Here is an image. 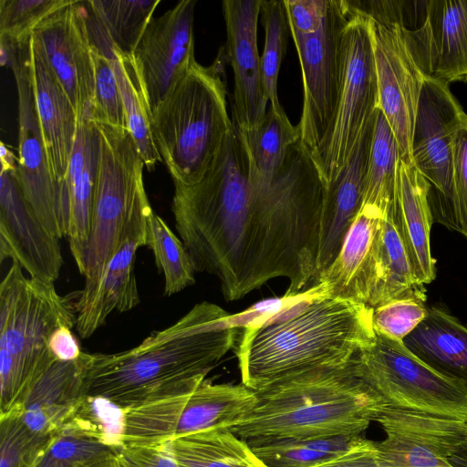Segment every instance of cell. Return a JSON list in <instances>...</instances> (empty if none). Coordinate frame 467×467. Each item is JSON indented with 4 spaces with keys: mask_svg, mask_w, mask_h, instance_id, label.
<instances>
[{
    "mask_svg": "<svg viewBox=\"0 0 467 467\" xmlns=\"http://www.w3.org/2000/svg\"><path fill=\"white\" fill-rule=\"evenodd\" d=\"M29 42L2 47L1 63L15 76L18 100V157L14 176L41 223L58 239L61 225L60 186L47 159L39 128L31 79Z\"/></svg>",
    "mask_w": 467,
    "mask_h": 467,
    "instance_id": "14",
    "label": "cell"
},
{
    "mask_svg": "<svg viewBox=\"0 0 467 467\" xmlns=\"http://www.w3.org/2000/svg\"><path fill=\"white\" fill-rule=\"evenodd\" d=\"M284 5L290 32L307 36L323 26L330 0H284Z\"/></svg>",
    "mask_w": 467,
    "mask_h": 467,
    "instance_id": "46",
    "label": "cell"
},
{
    "mask_svg": "<svg viewBox=\"0 0 467 467\" xmlns=\"http://www.w3.org/2000/svg\"><path fill=\"white\" fill-rule=\"evenodd\" d=\"M78 296H61L54 284L26 277L12 263L0 284V416L56 360L49 339L60 327H76Z\"/></svg>",
    "mask_w": 467,
    "mask_h": 467,
    "instance_id": "7",
    "label": "cell"
},
{
    "mask_svg": "<svg viewBox=\"0 0 467 467\" xmlns=\"http://www.w3.org/2000/svg\"><path fill=\"white\" fill-rule=\"evenodd\" d=\"M0 260L12 259L29 277L54 284L63 265L59 239L25 200L14 171L17 158L1 142Z\"/></svg>",
    "mask_w": 467,
    "mask_h": 467,
    "instance_id": "16",
    "label": "cell"
},
{
    "mask_svg": "<svg viewBox=\"0 0 467 467\" xmlns=\"http://www.w3.org/2000/svg\"><path fill=\"white\" fill-rule=\"evenodd\" d=\"M98 149L96 126L88 119L79 120L68 170L60 185V205L63 235L68 240L70 253L82 275L86 269Z\"/></svg>",
    "mask_w": 467,
    "mask_h": 467,
    "instance_id": "23",
    "label": "cell"
},
{
    "mask_svg": "<svg viewBox=\"0 0 467 467\" xmlns=\"http://www.w3.org/2000/svg\"><path fill=\"white\" fill-rule=\"evenodd\" d=\"M429 192L430 185L414 163L400 159L395 210L414 273L423 285L436 277V261L431 249L433 217Z\"/></svg>",
    "mask_w": 467,
    "mask_h": 467,
    "instance_id": "28",
    "label": "cell"
},
{
    "mask_svg": "<svg viewBox=\"0 0 467 467\" xmlns=\"http://www.w3.org/2000/svg\"><path fill=\"white\" fill-rule=\"evenodd\" d=\"M374 122L375 114L366 126L346 165L325 187L316 273L312 283L333 263L362 208Z\"/></svg>",
    "mask_w": 467,
    "mask_h": 467,
    "instance_id": "21",
    "label": "cell"
},
{
    "mask_svg": "<svg viewBox=\"0 0 467 467\" xmlns=\"http://www.w3.org/2000/svg\"><path fill=\"white\" fill-rule=\"evenodd\" d=\"M72 0H0V44L29 41L37 26Z\"/></svg>",
    "mask_w": 467,
    "mask_h": 467,
    "instance_id": "41",
    "label": "cell"
},
{
    "mask_svg": "<svg viewBox=\"0 0 467 467\" xmlns=\"http://www.w3.org/2000/svg\"><path fill=\"white\" fill-rule=\"evenodd\" d=\"M370 24L379 109L396 138L400 159L413 162L411 143L419 100L423 83L431 77L426 54L417 28L372 19Z\"/></svg>",
    "mask_w": 467,
    "mask_h": 467,
    "instance_id": "12",
    "label": "cell"
},
{
    "mask_svg": "<svg viewBox=\"0 0 467 467\" xmlns=\"http://www.w3.org/2000/svg\"><path fill=\"white\" fill-rule=\"evenodd\" d=\"M32 37L78 119H87L94 94V66L84 2L72 0L49 15L37 26Z\"/></svg>",
    "mask_w": 467,
    "mask_h": 467,
    "instance_id": "19",
    "label": "cell"
},
{
    "mask_svg": "<svg viewBox=\"0 0 467 467\" xmlns=\"http://www.w3.org/2000/svg\"><path fill=\"white\" fill-rule=\"evenodd\" d=\"M29 53L39 128L52 173L60 186L68 170L79 119L32 36Z\"/></svg>",
    "mask_w": 467,
    "mask_h": 467,
    "instance_id": "25",
    "label": "cell"
},
{
    "mask_svg": "<svg viewBox=\"0 0 467 467\" xmlns=\"http://www.w3.org/2000/svg\"><path fill=\"white\" fill-rule=\"evenodd\" d=\"M89 21L102 32L104 42L124 55L135 49L160 0H88Z\"/></svg>",
    "mask_w": 467,
    "mask_h": 467,
    "instance_id": "32",
    "label": "cell"
},
{
    "mask_svg": "<svg viewBox=\"0 0 467 467\" xmlns=\"http://www.w3.org/2000/svg\"><path fill=\"white\" fill-rule=\"evenodd\" d=\"M240 330L219 306L198 303L130 349L92 354L85 394L127 409L195 389L235 348Z\"/></svg>",
    "mask_w": 467,
    "mask_h": 467,
    "instance_id": "2",
    "label": "cell"
},
{
    "mask_svg": "<svg viewBox=\"0 0 467 467\" xmlns=\"http://www.w3.org/2000/svg\"><path fill=\"white\" fill-rule=\"evenodd\" d=\"M247 150L252 178L268 184L281 169L291 145L300 140L298 125L286 114H277L269 107L262 122L249 130L236 129Z\"/></svg>",
    "mask_w": 467,
    "mask_h": 467,
    "instance_id": "33",
    "label": "cell"
},
{
    "mask_svg": "<svg viewBox=\"0 0 467 467\" xmlns=\"http://www.w3.org/2000/svg\"><path fill=\"white\" fill-rule=\"evenodd\" d=\"M383 216L362 206L337 257L309 286L319 285L327 296L368 306L376 282L377 242Z\"/></svg>",
    "mask_w": 467,
    "mask_h": 467,
    "instance_id": "24",
    "label": "cell"
},
{
    "mask_svg": "<svg viewBox=\"0 0 467 467\" xmlns=\"http://www.w3.org/2000/svg\"><path fill=\"white\" fill-rule=\"evenodd\" d=\"M168 442L182 467H267L246 441L228 429H213Z\"/></svg>",
    "mask_w": 467,
    "mask_h": 467,
    "instance_id": "31",
    "label": "cell"
},
{
    "mask_svg": "<svg viewBox=\"0 0 467 467\" xmlns=\"http://www.w3.org/2000/svg\"><path fill=\"white\" fill-rule=\"evenodd\" d=\"M263 0H224L227 40L223 47L234 72L233 122L240 130L257 127L267 103L257 48V26Z\"/></svg>",
    "mask_w": 467,
    "mask_h": 467,
    "instance_id": "20",
    "label": "cell"
},
{
    "mask_svg": "<svg viewBox=\"0 0 467 467\" xmlns=\"http://www.w3.org/2000/svg\"><path fill=\"white\" fill-rule=\"evenodd\" d=\"M426 298L404 296L373 308L374 328L398 340H403L425 318Z\"/></svg>",
    "mask_w": 467,
    "mask_h": 467,
    "instance_id": "44",
    "label": "cell"
},
{
    "mask_svg": "<svg viewBox=\"0 0 467 467\" xmlns=\"http://www.w3.org/2000/svg\"><path fill=\"white\" fill-rule=\"evenodd\" d=\"M379 467H455L450 458L467 439V422L387 407L377 418Z\"/></svg>",
    "mask_w": 467,
    "mask_h": 467,
    "instance_id": "18",
    "label": "cell"
},
{
    "mask_svg": "<svg viewBox=\"0 0 467 467\" xmlns=\"http://www.w3.org/2000/svg\"><path fill=\"white\" fill-rule=\"evenodd\" d=\"M373 308L327 296L319 285L277 312L237 315L242 383L254 391L311 370L349 364L374 338Z\"/></svg>",
    "mask_w": 467,
    "mask_h": 467,
    "instance_id": "1",
    "label": "cell"
},
{
    "mask_svg": "<svg viewBox=\"0 0 467 467\" xmlns=\"http://www.w3.org/2000/svg\"><path fill=\"white\" fill-rule=\"evenodd\" d=\"M145 229L146 221L137 224L123 240L108 263L90 302L78 312L75 328L81 338L91 337L113 312H126L140 304L134 263L138 249L145 246Z\"/></svg>",
    "mask_w": 467,
    "mask_h": 467,
    "instance_id": "27",
    "label": "cell"
},
{
    "mask_svg": "<svg viewBox=\"0 0 467 467\" xmlns=\"http://www.w3.org/2000/svg\"><path fill=\"white\" fill-rule=\"evenodd\" d=\"M312 467H379L376 441L361 437L349 450Z\"/></svg>",
    "mask_w": 467,
    "mask_h": 467,
    "instance_id": "48",
    "label": "cell"
},
{
    "mask_svg": "<svg viewBox=\"0 0 467 467\" xmlns=\"http://www.w3.org/2000/svg\"><path fill=\"white\" fill-rule=\"evenodd\" d=\"M256 391L243 383L207 380L126 409L125 446L154 445L213 429H227L248 414Z\"/></svg>",
    "mask_w": 467,
    "mask_h": 467,
    "instance_id": "11",
    "label": "cell"
},
{
    "mask_svg": "<svg viewBox=\"0 0 467 467\" xmlns=\"http://www.w3.org/2000/svg\"><path fill=\"white\" fill-rule=\"evenodd\" d=\"M416 357L437 371L467 381V327L437 307L403 340Z\"/></svg>",
    "mask_w": 467,
    "mask_h": 467,
    "instance_id": "29",
    "label": "cell"
},
{
    "mask_svg": "<svg viewBox=\"0 0 467 467\" xmlns=\"http://www.w3.org/2000/svg\"><path fill=\"white\" fill-rule=\"evenodd\" d=\"M261 22L265 29V44L261 58L262 79L270 107L277 114H285L277 94L278 74L286 51L288 23L284 1L263 0Z\"/></svg>",
    "mask_w": 467,
    "mask_h": 467,
    "instance_id": "39",
    "label": "cell"
},
{
    "mask_svg": "<svg viewBox=\"0 0 467 467\" xmlns=\"http://www.w3.org/2000/svg\"><path fill=\"white\" fill-rule=\"evenodd\" d=\"M360 439L361 436L266 438L247 442L267 467H312L349 450Z\"/></svg>",
    "mask_w": 467,
    "mask_h": 467,
    "instance_id": "35",
    "label": "cell"
},
{
    "mask_svg": "<svg viewBox=\"0 0 467 467\" xmlns=\"http://www.w3.org/2000/svg\"><path fill=\"white\" fill-rule=\"evenodd\" d=\"M404 296L426 298V290L414 273L394 204L382 218L377 242L376 282L368 306L375 308Z\"/></svg>",
    "mask_w": 467,
    "mask_h": 467,
    "instance_id": "30",
    "label": "cell"
},
{
    "mask_svg": "<svg viewBox=\"0 0 467 467\" xmlns=\"http://www.w3.org/2000/svg\"><path fill=\"white\" fill-rule=\"evenodd\" d=\"M467 114L449 85L426 78L420 93L411 143L412 161L430 185L433 221L458 232L453 192V144Z\"/></svg>",
    "mask_w": 467,
    "mask_h": 467,
    "instance_id": "13",
    "label": "cell"
},
{
    "mask_svg": "<svg viewBox=\"0 0 467 467\" xmlns=\"http://www.w3.org/2000/svg\"><path fill=\"white\" fill-rule=\"evenodd\" d=\"M113 452L118 451L89 438L57 433L33 467H79Z\"/></svg>",
    "mask_w": 467,
    "mask_h": 467,
    "instance_id": "43",
    "label": "cell"
},
{
    "mask_svg": "<svg viewBox=\"0 0 467 467\" xmlns=\"http://www.w3.org/2000/svg\"><path fill=\"white\" fill-rule=\"evenodd\" d=\"M252 166L234 125L222 150L198 182H174L175 227L196 272L218 278L228 301L252 292L249 213Z\"/></svg>",
    "mask_w": 467,
    "mask_h": 467,
    "instance_id": "3",
    "label": "cell"
},
{
    "mask_svg": "<svg viewBox=\"0 0 467 467\" xmlns=\"http://www.w3.org/2000/svg\"><path fill=\"white\" fill-rule=\"evenodd\" d=\"M417 31L430 76L448 85L467 81V0L425 1Z\"/></svg>",
    "mask_w": 467,
    "mask_h": 467,
    "instance_id": "26",
    "label": "cell"
},
{
    "mask_svg": "<svg viewBox=\"0 0 467 467\" xmlns=\"http://www.w3.org/2000/svg\"><path fill=\"white\" fill-rule=\"evenodd\" d=\"M126 409L102 397L84 395L58 433L89 438L119 452L124 447Z\"/></svg>",
    "mask_w": 467,
    "mask_h": 467,
    "instance_id": "37",
    "label": "cell"
},
{
    "mask_svg": "<svg viewBox=\"0 0 467 467\" xmlns=\"http://www.w3.org/2000/svg\"><path fill=\"white\" fill-rule=\"evenodd\" d=\"M79 467H132L120 452H113Z\"/></svg>",
    "mask_w": 467,
    "mask_h": 467,
    "instance_id": "50",
    "label": "cell"
},
{
    "mask_svg": "<svg viewBox=\"0 0 467 467\" xmlns=\"http://www.w3.org/2000/svg\"><path fill=\"white\" fill-rule=\"evenodd\" d=\"M195 0H182L152 17L131 54L150 115L195 61Z\"/></svg>",
    "mask_w": 467,
    "mask_h": 467,
    "instance_id": "17",
    "label": "cell"
},
{
    "mask_svg": "<svg viewBox=\"0 0 467 467\" xmlns=\"http://www.w3.org/2000/svg\"><path fill=\"white\" fill-rule=\"evenodd\" d=\"M145 246L153 253L164 276V296H171L195 283V268L182 240L152 210L147 216Z\"/></svg>",
    "mask_w": 467,
    "mask_h": 467,
    "instance_id": "38",
    "label": "cell"
},
{
    "mask_svg": "<svg viewBox=\"0 0 467 467\" xmlns=\"http://www.w3.org/2000/svg\"><path fill=\"white\" fill-rule=\"evenodd\" d=\"M224 47L204 67L196 60L150 115L152 136L173 182H198L234 128L227 111Z\"/></svg>",
    "mask_w": 467,
    "mask_h": 467,
    "instance_id": "6",
    "label": "cell"
},
{
    "mask_svg": "<svg viewBox=\"0 0 467 467\" xmlns=\"http://www.w3.org/2000/svg\"><path fill=\"white\" fill-rule=\"evenodd\" d=\"M54 436L32 431L14 414L0 416V467H33Z\"/></svg>",
    "mask_w": 467,
    "mask_h": 467,
    "instance_id": "42",
    "label": "cell"
},
{
    "mask_svg": "<svg viewBox=\"0 0 467 467\" xmlns=\"http://www.w3.org/2000/svg\"><path fill=\"white\" fill-rule=\"evenodd\" d=\"M348 20L342 0H330L327 16L312 35L291 32L302 72L304 88L300 140L312 151L332 121L340 84L341 35Z\"/></svg>",
    "mask_w": 467,
    "mask_h": 467,
    "instance_id": "15",
    "label": "cell"
},
{
    "mask_svg": "<svg viewBox=\"0 0 467 467\" xmlns=\"http://www.w3.org/2000/svg\"><path fill=\"white\" fill-rule=\"evenodd\" d=\"M91 360L92 354L86 352L73 360H54L6 414L17 416L36 433L57 434L70 411L86 395L85 382Z\"/></svg>",
    "mask_w": 467,
    "mask_h": 467,
    "instance_id": "22",
    "label": "cell"
},
{
    "mask_svg": "<svg viewBox=\"0 0 467 467\" xmlns=\"http://www.w3.org/2000/svg\"><path fill=\"white\" fill-rule=\"evenodd\" d=\"M91 56L94 66V94L87 119L115 128L127 129L111 51L106 54L92 44Z\"/></svg>",
    "mask_w": 467,
    "mask_h": 467,
    "instance_id": "40",
    "label": "cell"
},
{
    "mask_svg": "<svg viewBox=\"0 0 467 467\" xmlns=\"http://www.w3.org/2000/svg\"><path fill=\"white\" fill-rule=\"evenodd\" d=\"M455 467H467V439L460 449L450 458Z\"/></svg>",
    "mask_w": 467,
    "mask_h": 467,
    "instance_id": "51",
    "label": "cell"
},
{
    "mask_svg": "<svg viewBox=\"0 0 467 467\" xmlns=\"http://www.w3.org/2000/svg\"><path fill=\"white\" fill-rule=\"evenodd\" d=\"M344 7L348 20L341 35L340 84L336 110L325 136L310 151L325 185L346 165L379 108L370 19Z\"/></svg>",
    "mask_w": 467,
    "mask_h": 467,
    "instance_id": "10",
    "label": "cell"
},
{
    "mask_svg": "<svg viewBox=\"0 0 467 467\" xmlns=\"http://www.w3.org/2000/svg\"><path fill=\"white\" fill-rule=\"evenodd\" d=\"M249 274L252 291L269 280L289 281L285 296L312 283L325 183L310 150L298 140L268 184L252 178Z\"/></svg>",
    "mask_w": 467,
    "mask_h": 467,
    "instance_id": "4",
    "label": "cell"
},
{
    "mask_svg": "<svg viewBox=\"0 0 467 467\" xmlns=\"http://www.w3.org/2000/svg\"><path fill=\"white\" fill-rule=\"evenodd\" d=\"M48 348L56 360H73L82 354L78 343L72 333V327L67 326L58 327L52 334Z\"/></svg>",
    "mask_w": 467,
    "mask_h": 467,
    "instance_id": "49",
    "label": "cell"
},
{
    "mask_svg": "<svg viewBox=\"0 0 467 467\" xmlns=\"http://www.w3.org/2000/svg\"><path fill=\"white\" fill-rule=\"evenodd\" d=\"M119 452L132 467H182L171 453L169 442L125 446Z\"/></svg>",
    "mask_w": 467,
    "mask_h": 467,
    "instance_id": "47",
    "label": "cell"
},
{
    "mask_svg": "<svg viewBox=\"0 0 467 467\" xmlns=\"http://www.w3.org/2000/svg\"><path fill=\"white\" fill-rule=\"evenodd\" d=\"M93 123L99 134L98 161L85 284L77 314L90 302L108 263L132 231L133 217L150 204L143 182L145 165L129 130Z\"/></svg>",
    "mask_w": 467,
    "mask_h": 467,
    "instance_id": "8",
    "label": "cell"
},
{
    "mask_svg": "<svg viewBox=\"0 0 467 467\" xmlns=\"http://www.w3.org/2000/svg\"><path fill=\"white\" fill-rule=\"evenodd\" d=\"M114 71L119 84L127 129L148 171H152L162 159L156 147L150 112L130 56L110 48Z\"/></svg>",
    "mask_w": 467,
    "mask_h": 467,
    "instance_id": "36",
    "label": "cell"
},
{
    "mask_svg": "<svg viewBox=\"0 0 467 467\" xmlns=\"http://www.w3.org/2000/svg\"><path fill=\"white\" fill-rule=\"evenodd\" d=\"M452 178L458 232L467 238V123L454 140Z\"/></svg>",
    "mask_w": 467,
    "mask_h": 467,
    "instance_id": "45",
    "label": "cell"
},
{
    "mask_svg": "<svg viewBox=\"0 0 467 467\" xmlns=\"http://www.w3.org/2000/svg\"><path fill=\"white\" fill-rule=\"evenodd\" d=\"M374 330L373 340L358 352L352 365L389 407L467 422V381L437 371L402 340Z\"/></svg>",
    "mask_w": 467,
    "mask_h": 467,
    "instance_id": "9",
    "label": "cell"
},
{
    "mask_svg": "<svg viewBox=\"0 0 467 467\" xmlns=\"http://www.w3.org/2000/svg\"><path fill=\"white\" fill-rule=\"evenodd\" d=\"M399 161L396 138L378 108L362 206L373 208L385 215L395 204Z\"/></svg>",
    "mask_w": 467,
    "mask_h": 467,
    "instance_id": "34",
    "label": "cell"
},
{
    "mask_svg": "<svg viewBox=\"0 0 467 467\" xmlns=\"http://www.w3.org/2000/svg\"><path fill=\"white\" fill-rule=\"evenodd\" d=\"M256 394L251 411L227 428L246 441L361 436L388 407L358 377L352 360L294 376Z\"/></svg>",
    "mask_w": 467,
    "mask_h": 467,
    "instance_id": "5",
    "label": "cell"
}]
</instances>
